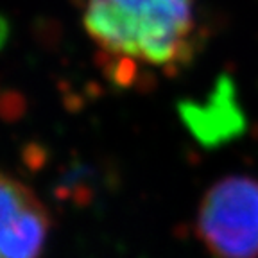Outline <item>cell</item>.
<instances>
[{
  "mask_svg": "<svg viewBox=\"0 0 258 258\" xmlns=\"http://www.w3.org/2000/svg\"><path fill=\"white\" fill-rule=\"evenodd\" d=\"M86 34L115 81L174 72L198 45L196 0H86Z\"/></svg>",
  "mask_w": 258,
  "mask_h": 258,
  "instance_id": "obj_1",
  "label": "cell"
},
{
  "mask_svg": "<svg viewBox=\"0 0 258 258\" xmlns=\"http://www.w3.org/2000/svg\"><path fill=\"white\" fill-rule=\"evenodd\" d=\"M196 230L214 258H258V179L235 174L214 183Z\"/></svg>",
  "mask_w": 258,
  "mask_h": 258,
  "instance_id": "obj_2",
  "label": "cell"
},
{
  "mask_svg": "<svg viewBox=\"0 0 258 258\" xmlns=\"http://www.w3.org/2000/svg\"><path fill=\"white\" fill-rule=\"evenodd\" d=\"M50 228L40 196L18 177L0 174V258H41Z\"/></svg>",
  "mask_w": 258,
  "mask_h": 258,
  "instance_id": "obj_3",
  "label": "cell"
}]
</instances>
